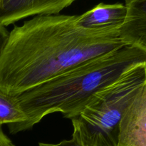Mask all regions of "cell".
<instances>
[{
    "label": "cell",
    "instance_id": "6da1fadb",
    "mask_svg": "<svg viewBox=\"0 0 146 146\" xmlns=\"http://www.w3.org/2000/svg\"><path fill=\"white\" fill-rule=\"evenodd\" d=\"M76 19L36 16L14 27L0 56V88L17 95L124 46L119 30L86 31Z\"/></svg>",
    "mask_w": 146,
    "mask_h": 146
},
{
    "label": "cell",
    "instance_id": "7a4b0ae2",
    "mask_svg": "<svg viewBox=\"0 0 146 146\" xmlns=\"http://www.w3.org/2000/svg\"><path fill=\"white\" fill-rule=\"evenodd\" d=\"M140 62H146V54L133 47L123 46L14 95L28 119L21 123L8 125L9 132L17 134L29 131L54 113H61L64 118L71 120L94 94Z\"/></svg>",
    "mask_w": 146,
    "mask_h": 146
},
{
    "label": "cell",
    "instance_id": "3957f363",
    "mask_svg": "<svg viewBox=\"0 0 146 146\" xmlns=\"http://www.w3.org/2000/svg\"><path fill=\"white\" fill-rule=\"evenodd\" d=\"M145 82L146 62H140L94 94L71 120V138L82 146H118L123 116Z\"/></svg>",
    "mask_w": 146,
    "mask_h": 146
},
{
    "label": "cell",
    "instance_id": "277c9868",
    "mask_svg": "<svg viewBox=\"0 0 146 146\" xmlns=\"http://www.w3.org/2000/svg\"><path fill=\"white\" fill-rule=\"evenodd\" d=\"M76 0H1L0 24L7 27L29 17L59 14Z\"/></svg>",
    "mask_w": 146,
    "mask_h": 146
},
{
    "label": "cell",
    "instance_id": "5b68a950",
    "mask_svg": "<svg viewBox=\"0 0 146 146\" xmlns=\"http://www.w3.org/2000/svg\"><path fill=\"white\" fill-rule=\"evenodd\" d=\"M118 146H146V82L123 116Z\"/></svg>",
    "mask_w": 146,
    "mask_h": 146
},
{
    "label": "cell",
    "instance_id": "8992f818",
    "mask_svg": "<svg viewBox=\"0 0 146 146\" xmlns=\"http://www.w3.org/2000/svg\"><path fill=\"white\" fill-rule=\"evenodd\" d=\"M126 7L123 3H100L81 15H76L77 27L86 31L119 30L125 21Z\"/></svg>",
    "mask_w": 146,
    "mask_h": 146
},
{
    "label": "cell",
    "instance_id": "52a82bcc",
    "mask_svg": "<svg viewBox=\"0 0 146 146\" xmlns=\"http://www.w3.org/2000/svg\"><path fill=\"white\" fill-rule=\"evenodd\" d=\"M126 16L119 29L124 46L133 47L146 54V0H125Z\"/></svg>",
    "mask_w": 146,
    "mask_h": 146
},
{
    "label": "cell",
    "instance_id": "ba28073f",
    "mask_svg": "<svg viewBox=\"0 0 146 146\" xmlns=\"http://www.w3.org/2000/svg\"><path fill=\"white\" fill-rule=\"evenodd\" d=\"M27 119V115L20 108L15 96L0 88V125L19 124Z\"/></svg>",
    "mask_w": 146,
    "mask_h": 146
},
{
    "label": "cell",
    "instance_id": "9c48e42d",
    "mask_svg": "<svg viewBox=\"0 0 146 146\" xmlns=\"http://www.w3.org/2000/svg\"><path fill=\"white\" fill-rule=\"evenodd\" d=\"M9 36V31L7 30L6 27L0 24V56L7 44Z\"/></svg>",
    "mask_w": 146,
    "mask_h": 146
},
{
    "label": "cell",
    "instance_id": "30bf717a",
    "mask_svg": "<svg viewBox=\"0 0 146 146\" xmlns=\"http://www.w3.org/2000/svg\"><path fill=\"white\" fill-rule=\"evenodd\" d=\"M38 146H82L79 143L74 141V139L70 140H64L61 141L58 143L53 144V143H39Z\"/></svg>",
    "mask_w": 146,
    "mask_h": 146
},
{
    "label": "cell",
    "instance_id": "8fae6325",
    "mask_svg": "<svg viewBox=\"0 0 146 146\" xmlns=\"http://www.w3.org/2000/svg\"><path fill=\"white\" fill-rule=\"evenodd\" d=\"M0 146H14L11 140L6 135L0 125Z\"/></svg>",
    "mask_w": 146,
    "mask_h": 146
},
{
    "label": "cell",
    "instance_id": "7c38bea8",
    "mask_svg": "<svg viewBox=\"0 0 146 146\" xmlns=\"http://www.w3.org/2000/svg\"><path fill=\"white\" fill-rule=\"evenodd\" d=\"M1 0H0V2H1Z\"/></svg>",
    "mask_w": 146,
    "mask_h": 146
}]
</instances>
